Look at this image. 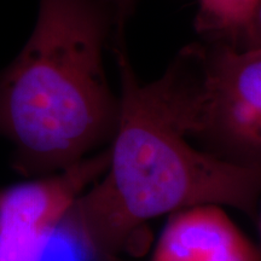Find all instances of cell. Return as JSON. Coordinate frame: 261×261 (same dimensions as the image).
<instances>
[{"label":"cell","mask_w":261,"mask_h":261,"mask_svg":"<svg viewBox=\"0 0 261 261\" xmlns=\"http://www.w3.org/2000/svg\"><path fill=\"white\" fill-rule=\"evenodd\" d=\"M260 230H261V213H260Z\"/></svg>","instance_id":"9c48e42d"},{"label":"cell","mask_w":261,"mask_h":261,"mask_svg":"<svg viewBox=\"0 0 261 261\" xmlns=\"http://www.w3.org/2000/svg\"><path fill=\"white\" fill-rule=\"evenodd\" d=\"M117 261H120V260H117Z\"/></svg>","instance_id":"30bf717a"},{"label":"cell","mask_w":261,"mask_h":261,"mask_svg":"<svg viewBox=\"0 0 261 261\" xmlns=\"http://www.w3.org/2000/svg\"><path fill=\"white\" fill-rule=\"evenodd\" d=\"M150 261H261V252L218 204L177 211Z\"/></svg>","instance_id":"5b68a950"},{"label":"cell","mask_w":261,"mask_h":261,"mask_svg":"<svg viewBox=\"0 0 261 261\" xmlns=\"http://www.w3.org/2000/svg\"><path fill=\"white\" fill-rule=\"evenodd\" d=\"M257 0H197L196 28L210 41L233 45Z\"/></svg>","instance_id":"8992f818"},{"label":"cell","mask_w":261,"mask_h":261,"mask_svg":"<svg viewBox=\"0 0 261 261\" xmlns=\"http://www.w3.org/2000/svg\"><path fill=\"white\" fill-rule=\"evenodd\" d=\"M168 69L185 135L215 156L261 167V48L191 45Z\"/></svg>","instance_id":"3957f363"},{"label":"cell","mask_w":261,"mask_h":261,"mask_svg":"<svg viewBox=\"0 0 261 261\" xmlns=\"http://www.w3.org/2000/svg\"><path fill=\"white\" fill-rule=\"evenodd\" d=\"M120 75L119 120L104 177L85 190L61 226L94 261H116L148 244L154 218L197 204L230 205L254 217L261 196V167L198 150L180 125L168 69L140 83L115 34Z\"/></svg>","instance_id":"6da1fadb"},{"label":"cell","mask_w":261,"mask_h":261,"mask_svg":"<svg viewBox=\"0 0 261 261\" xmlns=\"http://www.w3.org/2000/svg\"><path fill=\"white\" fill-rule=\"evenodd\" d=\"M112 29L100 0H39L31 37L0 71V136L19 174L61 172L113 140L120 100L103 65Z\"/></svg>","instance_id":"7a4b0ae2"},{"label":"cell","mask_w":261,"mask_h":261,"mask_svg":"<svg viewBox=\"0 0 261 261\" xmlns=\"http://www.w3.org/2000/svg\"><path fill=\"white\" fill-rule=\"evenodd\" d=\"M232 46L261 48V0H257Z\"/></svg>","instance_id":"52a82bcc"},{"label":"cell","mask_w":261,"mask_h":261,"mask_svg":"<svg viewBox=\"0 0 261 261\" xmlns=\"http://www.w3.org/2000/svg\"><path fill=\"white\" fill-rule=\"evenodd\" d=\"M109 149L71 167L0 189V261H41L52 233L109 163Z\"/></svg>","instance_id":"277c9868"},{"label":"cell","mask_w":261,"mask_h":261,"mask_svg":"<svg viewBox=\"0 0 261 261\" xmlns=\"http://www.w3.org/2000/svg\"><path fill=\"white\" fill-rule=\"evenodd\" d=\"M113 16L115 33H123L125 25L136 9L137 0H100Z\"/></svg>","instance_id":"ba28073f"}]
</instances>
